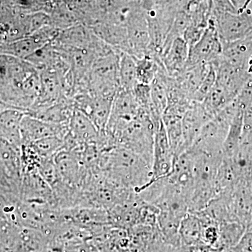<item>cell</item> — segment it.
<instances>
[{"label": "cell", "instance_id": "7a4b0ae2", "mask_svg": "<svg viewBox=\"0 0 252 252\" xmlns=\"http://www.w3.org/2000/svg\"><path fill=\"white\" fill-rule=\"evenodd\" d=\"M156 127L150 113L142 111L117 136L115 140L117 147H124L137 154L152 167Z\"/></svg>", "mask_w": 252, "mask_h": 252}, {"label": "cell", "instance_id": "9c48e42d", "mask_svg": "<svg viewBox=\"0 0 252 252\" xmlns=\"http://www.w3.org/2000/svg\"><path fill=\"white\" fill-rule=\"evenodd\" d=\"M97 127L84 113L74 109L69 123L67 135L78 145L97 143L99 137Z\"/></svg>", "mask_w": 252, "mask_h": 252}, {"label": "cell", "instance_id": "30bf717a", "mask_svg": "<svg viewBox=\"0 0 252 252\" xmlns=\"http://www.w3.org/2000/svg\"><path fill=\"white\" fill-rule=\"evenodd\" d=\"M0 159L4 164L10 178L19 187L21 190L23 177L21 147H16L6 141L0 140Z\"/></svg>", "mask_w": 252, "mask_h": 252}, {"label": "cell", "instance_id": "2e32d148", "mask_svg": "<svg viewBox=\"0 0 252 252\" xmlns=\"http://www.w3.org/2000/svg\"><path fill=\"white\" fill-rule=\"evenodd\" d=\"M30 144L41 159L51 158L64 149V140L58 136H53Z\"/></svg>", "mask_w": 252, "mask_h": 252}, {"label": "cell", "instance_id": "6da1fadb", "mask_svg": "<svg viewBox=\"0 0 252 252\" xmlns=\"http://www.w3.org/2000/svg\"><path fill=\"white\" fill-rule=\"evenodd\" d=\"M102 170L118 185L138 193L152 179V167L137 154L124 147L104 152Z\"/></svg>", "mask_w": 252, "mask_h": 252}, {"label": "cell", "instance_id": "4fadbf2b", "mask_svg": "<svg viewBox=\"0 0 252 252\" xmlns=\"http://www.w3.org/2000/svg\"><path fill=\"white\" fill-rule=\"evenodd\" d=\"M23 116L18 112L5 113L0 118V140L21 147V122Z\"/></svg>", "mask_w": 252, "mask_h": 252}, {"label": "cell", "instance_id": "ac0fdd59", "mask_svg": "<svg viewBox=\"0 0 252 252\" xmlns=\"http://www.w3.org/2000/svg\"><path fill=\"white\" fill-rule=\"evenodd\" d=\"M38 172L46 183L54 189L61 181L59 170L55 162L54 158L43 159L40 162Z\"/></svg>", "mask_w": 252, "mask_h": 252}, {"label": "cell", "instance_id": "52a82bcc", "mask_svg": "<svg viewBox=\"0 0 252 252\" xmlns=\"http://www.w3.org/2000/svg\"><path fill=\"white\" fill-rule=\"evenodd\" d=\"M189 47L184 38L174 39L170 45L163 49L160 61L167 74L175 77L183 72L187 67Z\"/></svg>", "mask_w": 252, "mask_h": 252}, {"label": "cell", "instance_id": "ba28073f", "mask_svg": "<svg viewBox=\"0 0 252 252\" xmlns=\"http://www.w3.org/2000/svg\"><path fill=\"white\" fill-rule=\"evenodd\" d=\"M212 119L202 102H192L182 118V130L187 150L190 148L203 126Z\"/></svg>", "mask_w": 252, "mask_h": 252}, {"label": "cell", "instance_id": "277c9868", "mask_svg": "<svg viewBox=\"0 0 252 252\" xmlns=\"http://www.w3.org/2000/svg\"><path fill=\"white\" fill-rule=\"evenodd\" d=\"M223 44L215 26L214 18L205 31L200 40L189 48L187 67L201 64H210L222 56Z\"/></svg>", "mask_w": 252, "mask_h": 252}, {"label": "cell", "instance_id": "e0dca14e", "mask_svg": "<svg viewBox=\"0 0 252 252\" xmlns=\"http://www.w3.org/2000/svg\"><path fill=\"white\" fill-rule=\"evenodd\" d=\"M135 61L139 84L150 85L159 68L162 65L161 62L156 61L149 56H146L143 59H135Z\"/></svg>", "mask_w": 252, "mask_h": 252}, {"label": "cell", "instance_id": "5bb4252c", "mask_svg": "<svg viewBox=\"0 0 252 252\" xmlns=\"http://www.w3.org/2000/svg\"><path fill=\"white\" fill-rule=\"evenodd\" d=\"M183 219L165 211H160L157 216V226L165 243L173 247L180 246V227Z\"/></svg>", "mask_w": 252, "mask_h": 252}, {"label": "cell", "instance_id": "7c38bea8", "mask_svg": "<svg viewBox=\"0 0 252 252\" xmlns=\"http://www.w3.org/2000/svg\"><path fill=\"white\" fill-rule=\"evenodd\" d=\"M203 224L195 212H188L181 221L180 227V243L182 246L191 247L202 244Z\"/></svg>", "mask_w": 252, "mask_h": 252}, {"label": "cell", "instance_id": "8fae6325", "mask_svg": "<svg viewBox=\"0 0 252 252\" xmlns=\"http://www.w3.org/2000/svg\"><path fill=\"white\" fill-rule=\"evenodd\" d=\"M210 64H201L186 67L185 70L174 77L179 88L193 101L194 94L203 82L210 69Z\"/></svg>", "mask_w": 252, "mask_h": 252}, {"label": "cell", "instance_id": "d6986e66", "mask_svg": "<svg viewBox=\"0 0 252 252\" xmlns=\"http://www.w3.org/2000/svg\"><path fill=\"white\" fill-rule=\"evenodd\" d=\"M210 69L208 74L204 79L203 82L195 92L193 97V102H203L207 95L211 92L212 89L216 84V72H215V68L211 63H210Z\"/></svg>", "mask_w": 252, "mask_h": 252}, {"label": "cell", "instance_id": "ffe728a7", "mask_svg": "<svg viewBox=\"0 0 252 252\" xmlns=\"http://www.w3.org/2000/svg\"></svg>", "mask_w": 252, "mask_h": 252}, {"label": "cell", "instance_id": "8992f818", "mask_svg": "<svg viewBox=\"0 0 252 252\" xmlns=\"http://www.w3.org/2000/svg\"><path fill=\"white\" fill-rule=\"evenodd\" d=\"M69 132V124H53L28 115L21 122L22 145H26L46 137L58 136L65 138Z\"/></svg>", "mask_w": 252, "mask_h": 252}, {"label": "cell", "instance_id": "5b68a950", "mask_svg": "<svg viewBox=\"0 0 252 252\" xmlns=\"http://www.w3.org/2000/svg\"><path fill=\"white\" fill-rule=\"evenodd\" d=\"M175 159L170 148L165 126L161 121L156 127L154 132L153 161L150 182L168 177L173 169Z\"/></svg>", "mask_w": 252, "mask_h": 252}, {"label": "cell", "instance_id": "3957f363", "mask_svg": "<svg viewBox=\"0 0 252 252\" xmlns=\"http://www.w3.org/2000/svg\"><path fill=\"white\" fill-rule=\"evenodd\" d=\"M213 18L222 44L240 40L252 34V17L247 13L236 14L215 8Z\"/></svg>", "mask_w": 252, "mask_h": 252}, {"label": "cell", "instance_id": "9a60e30c", "mask_svg": "<svg viewBox=\"0 0 252 252\" xmlns=\"http://www.w3.org/2000/svg\"><path fill=\"white\" fill-rule=\"evenodd\" d=\"M119 59V83L120 89L132 91L139 84L137 80V64L130 55L120 52Z\"/></svg>", "mask_w": 252, "mask_h": 252}]
</instances>
